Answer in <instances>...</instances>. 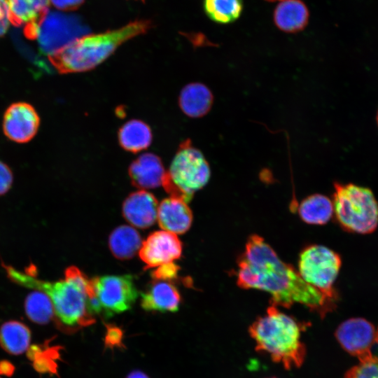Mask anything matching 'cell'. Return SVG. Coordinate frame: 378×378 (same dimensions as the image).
Segmentation results:
<instances>
[{
    "mask_svg": "<svg viewBox=\"0 0 378 378\" xmlns=\"http://www.w3.org/2000/svg\"><path fill=\"white\" fill-rule=\"evenodd\" d=\"M237 284L243 289H257L271 295L270 304L290 308L295 303L324 317L336 302L305 282L292 265L283 262L258 234L247 239L237 259Z\"/></svg>",
    "mask_w": 378,
    "mask_h": 378,
    "instance_id": "1",
    "label": "cell"
},
{
    "mask_svg": "<svg viewBox=\"0 0 378 378\" xmlns=\"http://www.w3.org/2000/svg\"><path fill=\"white\" fill-rule=\"evenodd\" d=\"M3 266L12 281L45 293L51 301L55 315L63 325L85 326L94 321L87 293L90 279L76 267L66 268L64 279L48 281L37 279L29 269L21 272L10 265Z\"/></svg>",
    "mask_w": 378,
    "mask_h": 378,
    "instance_id": "2",
    "label": "cell"
},
{
    "mask_svg": "<svg viewBox=\"0 0 378 378\" xmlns=\"http://www.w3.org/2000/svg\"><path fill=\"white\" fill-rule=\"evenodd\" d=\"M307 323H301L270 304L263 316L248 328L257 351L267 354L285 369L298 368L304 362L307 349L301 340Z\"/></svg>",
    "mask_w": 378,
    "mask_h": 378,
    "instance_id": "3",
    "label": "cell"
},
{
    "mask_svg": "<svg viewBox=\"0 0 378 378\" xmlns=\"http://www.w3.org/2000/svg\"><path fill=\"white\" fill-rule=\"evenodd\" d=\"M151 27L150 20H135L116 29L88 34L71 42L48 58L60 74L90 71L109 57L120 45L145 34Z\"/></svg>",
    "mask_w": 378,
    "mask_h": 378,
    "instance_id": "4",
    "label": "cell"
},
{
    "mask_svg": "<svg viewBox=\"0 0 378 378\" xmlns=\"http://www.w3.org/2000/svg\"><path fill=\"white\" fill-rule=\"evenodd\" d=\"M335 218L345 230L359 234L374 232L378 225V203L368 188L354 183H334Z\"/></svg>",
    "mask_w": 378,
    "mask_h": 378,
    "instance_id": "5",
    "label": "cell"
},
{
    "mask_svg": "<svg viewBox=\"0 0 378 378\" xmlns=\"http://www.w3.org/2000/svg\"><path fill=\"white\" fill-rule=\"evenodd\" d=\"M211 169L202 153L189 139L181 142L165 173L162 186L172 197L189 202L208 183Z\"/></svg>",
    "mask_w": 378,
    "mask_h": 378,
    "instance_id": "6",
    "label": "cell"
},
{
    "mask_svg": "<svg viewBox=\"0 0 378 378\" xmlns=\"http://www.w3.org/2000/svg\"><path fill=\"white\" fill-rule=\"evenodd\" d=\"M342 260L339 254L326 246L312 244L299 255L298 272L303 280L332 301L337 300L333 287Z\"/></svg>",
    "mask_w": 378,
    "mask_h": 378,
    "instance_id": "7",
    "label": "cell"
},
{
    "mask_svg": "<svg viewBox=\"0 0 378 378\" xmlns=\"http://www.w3.org/2000/svg\"><path fill=\"white\" fill-rule=\"evenodd\" d=\"M88 34L89 27L78 16L48 11L38 26L35 39L41 50L50 56Z\"/></svg>",
    "mask_w": 378,
    "mask_h": 378,
    "instance_id": "8",
    "label": "cell"
},
{
    "mask_svg": "<svg viewBox=\"0 0 378 378\" xmlns=\"http://www.w3.org/2000/svg\"><path fill=\"white\" fill-rule=\"evenodd\" d=\"M96 295L106 316L130 309L138 291L130 274L105 275L92 278Z\"/></svg>",
    "mask_w": 378,
    "mask_h": 378,
    "instance_id": "9",
    "label": "cell"
},
{
    "mask_svg": "<svg viewBox=\"0 0 378 378\" xmlns=\"http://www.w3.org/2000/svg\"><path fill=\"white\" fill-rule=\"evenodd\" d=\"M377 330L363 318H351L340 323L335 335L342 349L359 361L371 358L372 347L376 342Z\"/></svg>",
    "mask_w": 378,
    "mask_h": 378,
    "instance_id": "10",
    "label": "cell"
},
{
    "mask_svg": "<svg viewBox=\"0 0 378 378\" xmlns=\"http://www.w3.org/2000/svg\"><path fill=\"white\" fill-rule=\"evenodd\" d=\"M182 253V243L176 234L161 230L150 234L143 241L139 257L145 269L157 267L178 259Z\"/></svg>",
    "mask_w": 378,
    "mask_h": 378,
    "instance_id": "11",
    "label": "cell"
},
{
    "mask_svg": "<svg viewBox=\"0 0 378 378\" xmlns=\"http://www.w3.org/2000/svg\"><path fill=\"white\" fill-rule=\"evenodd\" d=\"M39 122L38 113L31 105L18 102L7 108L4 116L3 130L10 140L25 143L35 136Z\"/></svg>",
    "mask_w": 378,
    "mask_h": 378,
    "instance_id": "12",
    "label": "cell"
},
{
    "mask_svg": "<svg viewBox=\"0 0 378 378\" xmlns=\"http://www.w3.org/2000/svg\"><path fill=\"white\" fill-rule=\"evenodd\" d=\"M50 0H8L10 23L23 26L25 36L35 39L38 26L49 11Z\"/></svg>",
    "mask_w": 378,
    "mask_h": 378,
    "instance_id": "13",
    "label": "cell"
},
{
    "mask_svg": "<svg viewBox=\"0 0 378 378\" xmlns=\"http://www.w3.org/2000/svg\"><path fill=\"white\" fill-rule=\"evenodd\" d=\"M158 209L156 198L151 193L142 190L131 193L125 200L122 214L133 226L145 229L155 223Z\"/></svg>",
    "mask_w": 378,
    "mask_h": 378,
    "instance_id": "14",
    "label": "cell"
},
{
    "mask_svg": "<svg viewBox=\"0 0 378 378\" xmlns=\"http://www.w3.org/2000/svg\"><path fill=\"white\" fill-rule=\"evenodd\" d=\"M128 173L133 186L151 189L162 185L166 172L161 159L153 153H147L130 164Z\"/></svg>",
    "mask_w": 378,
    "mask_h": 378,
    "instance_id": "15",
    "label": "cell"
},
{
    "mask_svg": "<svg viewBox=\"0 0 378 378\" xmlns=\"http://www.w3.org/2000/svg\"><path fill=\"white\" fill-rule=\"evenodd\" d=\"M157 218L162 229L174 234L186 232L192 223V213L187 202L172 197L161 202Z\"/></svg>",
    "mask_w": 378,
    "mask_h": 378,
    "instance_id": "16",
    "label": "cell"
},
{
    "mask_svg": "<svg viewBox=\"0 0 378 378\" xmlns=\"http://www.w3.org/2000/svg\"><path fill=\"white\" fill-rule=\"evenodd\" d=\"M181 295L171 283L155 280L141 294V307L146 311L175 312L179 309Z\"/></svg>",
    "mask_w": 378,
    "mask_h": 378,
    "instance_id": "17",
    "label": "cell"
},
{
    "mask_svg": "<svg viewBox=\"0 0 378 378\" xmlns=\"http://www.w3.org/2000/svg\"><path fill=\"white\" fill-rule=\"evenodd\" d=\"M309 10L300 0H281L274 12L276 26L283 31L295 33L303 30L309 21Z\"/></svg>",
    "mask_w": 378,
    "mask_h": 378,
    "instance_id": "18",
    "label": "cell"
},
{
    "mask_svg": "<svg viewBox=\"0 0 378 378\" xmlns=\"http://www.w3.org/2000/svg\"><path fill=\"white\" fill-rule=\"evenodd\" d=\"M213 94L204 84L192 83L181 91L178 104L182 111L191 118H200L206 115L213 104Z\"/></svg>",
    "mask_w": 378,
    "mask_h": 378,
    "instance_id": "19",
    "label": "cell"
},
{
    "mask_svg": "<svg viewBox=\"0 0 378 378\" xmlns=\"http://www.w3.org/2000/svg\"><path fill=\"white\" fill-rule=\"evenodd\" d=\"M152 132L148 125L140 120H131L119 129L118 142L125 150L136 153L146 149L152 142Z\"/></svg>",
    "mask_w": 378,
    "mask_h": 378,
    "instance_id": "20",
    "label": "cell"
},
{
    "mask_svg": "<svg viewBox=\"0 0 378 378\" xmlns=\"http://www.w3.org/2000/svg\"><path fill=\"white\" fill-rule=\"evenodd\" d=\"M143 241L141 235L129 225H120L111 233L108 246L112 254L119 260H127L136 255Z\"/></svg>",
    "mask_w": 378,
    "mask_h": 378,
    "instance_id": "21",
    "label": "cell"
},
{
    "mask_svg": "<svg viewBox=\"0 0 378 378\" xmlns=\"http://www.w3.org/2000/svg\"><path fill=\"white\" fill-rule=\"evenodd\" d=\"M298 211L300 218L311 225H324L334 214L332 201L321 194H313L304 198Z\"/></svg>",
    "mask_w": 378,
    "mask_h": 378,
    "instance_id": "22",
    "label": "cell"
},
{
    "mask_svg": "<svg viewBox=\"0 0 378 378\" xmlns=\"http://www.w3.org/2000/svg\"><path fill=\"white\" fill-rule=\"evenodd\" d=\"M30 339L29 328L19 321H8L0 328V344L10 354L23 353L28 348Z\"/></svg>",
    "mask_w": 378,
    "mask_h": 378,
    "instance_id": "23",
    "label": "cell"
},
{
    "mask_svg": "<svg viewBox=\"0 0 378 378\" xmlns=\"http://www.w3.org/2000/svg\"><path fill=\"white\" fill-rule=\"evenodd\" d=\"M204 8L207 16L220 24L236 20L243 10L242 0H204Z\"/></svg>",
    "mask_w": 378,
    "mask_h": 378,
    "instance_id": "24",
    "label": "cell"
},
{
    "mask_svg": "<svg viewBox=\"0 0 378 378\" xmlns=\"http://www.w3.org/2000/svg\"><path fill=\"white\" fill-rule=\"evenodd\" d=\"M24 309L29 318L37 323L48 322L54 314L49 297L45 293L37 290L27 295Z\"/></svg>",
    "mask_w": 378,
    "mask_h": 378,
    "instance_id": "25",
    "label": "cell"
},
{
    "mask_svg": "<svg viewBox=\"0 0 378 378\" xmlns=\"http://www.w3.org/2000/svg\"><path fill=\"white\" fill-rule=\"evenodd\" d=\"M344 378H378V357L360 361L346 372Z\"/></svg>",
    "mask_w": 378,
    "mask_h": 378,
    "instance_id": "26",
    "label": "cell"
},
{
    "mask_svg": "<svg viewBox=\"0 0 378 378\" xmlns=\"http://www.w3.org/2000/svg\"><path fill=\"white\" fill-rule=\"evenodd\" d=\"M179 266L176 264L168 262L160 266L151 272V276L158 281H172L178 276Z\"/></svg>",
    "mask_w": 378,
    "mask_h": 378,
    "instance_id": "27",
    "label": "cell"
},
{
    "mask_svg": "<svg viewBox=\"0 0 378 378\" xmlns=\"http://www.w3.org/2000/svg\"><path fill=\"white\" fill-rule=\"evenodd\" d=\"M13 182V174L10 168L0 161V195L6 193Z\"/></svg>",
    "mask_w": 378,
    "mask_h": 378,
    "instance_id": "28",
    "label": "cell"
},
{
    "mask_svg": "<svg viewBox=\"0 0 378 378\" xmlns=\"http://www.w3.org/2000/svg\"><path fill=\"white\" fill-rule=\"evenodd\" d=\"M10 23L8 0H0V37L6 32Z\"/></svg>",
    "mask_w": 378,
    "mask_h": 378,
    "instance_id": "29",
    "label": "cell"
},
{
    "mask_svg": "<svg viewBox=\"0 0 378 378\" xmlns=\"http://www.w3.org/2000/svg\"><path fill=\"white\" fill-rule=\"evenodd\" d=\"M57 8L62 10H73L77 9L84 0H50Z\"/></svg>",
    "mask_w": 378,
    "mask_h": 378,
    "instance_id": "30",
    "label": "cell"
},
{
    "mask_svg": "<svg viewBox=\"0 0 378 378\" xmlns=\"http://www.w3.org/2000/svg\"><path fill=\"white\" fill-rule=\"evenodd\" d=\"M125 378H149V377L141 370L131 372Z\"/></svg>",
    "mask_w": 378,
    "mask_h": 378,
    "instance_id": "31",
    "label": "cell"
},
{
    "mask_svg": "<svg viewBox=\"0 0 378 378\" xmlns=\"http://www.w3.org/2000/svg\"><path fill=\"white\" fill-rule=\"evenodd\" d=\"M376 123H377V127H378V110H377V113H376Z\"/></svg>",
    "mask_w": 378,
    "mask_h": 378,
    "instance_id": "32",
    "label": "cell"
},
{
    "mask_svg": "<svg viewBox=\"0 0 378 378\" xmlns=\"http://www.w3.org/2000/svg\"><path fill=\"white\" fill-rule=\"evenodd\" d=\"M376 343L378 344V328L377 329V335H376Z\"/></svg>",
    "mask_w": 378,
    "mask_h": 378,
    "instance_id": "33",
    "label": "cell"
},
{
    "mask_svg": "<svg viewBox=\"0 0 378 378\" xmlns=\"http://www.w3.org/2000/svg\"><path fill=\"white\" fill-rule=\"evenodd\" d=\"M267 1H281V0H267Z\"/></svg>",
    "mask_w": 378,
    "mask_h": 378,
    "instance_id": "34",
    "label": "cell"
},
{
    "mask_svg": "<svg viewBox=\"0 0 378 378\" xmlns=\"http://www.w3.org/2000/svg\"><path fill=\"white\" fill-rule=\"evenodd\" d=\"M268 378H276V377H268Z\"/></svg>",
    "mask_w": 378,
    "mask_h": 378,
    "instance_id": "35",
    "label": "cell"
},
{
    "mask_svg": "<svg viewBox=\"0 0 378 378\" xmlns=\"http://www.w3.org/2000/svg\"><path fill=\"white\" fill-rule=\"evenodd\" d=\"M141 1H142L143 2H144L145 0H141Z\"/></svg>",
    "mask_w": 378,
    "mask_h": 378,
    "instance_id": "36",
    "label": "cell"
}]
</instances>
